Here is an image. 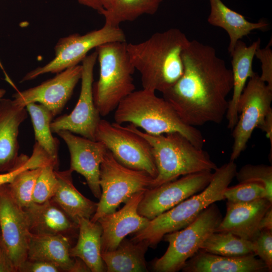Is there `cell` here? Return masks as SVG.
<instances>
[{
    "instance_id": "obj_16",
    "label": "cell",
    "mask_w": 272,
    "mask_h": 272,
    "mask_svg": "<svg viewBox=\"0 0 272 272\" xmlns=\"http://www.w3.org/2000/svg\"><path fill=\"white\" fill-rule=\"evenodd\" d=\"M63 140L70 155V168L84 177L93 195L99 199L100 165L108 149L101 142L77 136L68 130L56 133Z\"/></svg>"
},
{
    "instance_id": "obj_34",
    "label": "cell",
    "mask_w": 272,
    "mask_h": 272,
    "mask_svg": "<svg viewBox=\"0 0 272 272\" xmlns=\"http://www.w3.org/2000/svg\"><path fill=\"white\" fill-rule=\"evenodd\" d=\"M235 177L239 183L256 182L262 183L266 191L267 199L272 202L271 166L247 164L237 171Z\"/></svg>"
},
{
    "instance_id": "obj_40",
    "label": "cell",
    "mask_w": 272,
    "mask_h": 272,
    "mask_svg": "<svg viewBox=\"0 0 272 272\" xmlns=\"http://www.w3.org/2000/svg\"><path fill=\"white\" fill-rule=\"evenodd\" d=\"M258 128L265 133L266 138L270 143V154L272 153V109L266 115Z\"/></svg>"
},
{
    "instance_id": "obj_6",
    "label": "cell",
    "mask_w": 272,
    "mask_h": 272,
    "mask_svg": "<svg viewBox=\"0 0 272 272\" xmlns=\"http://www.w3.org/2000/svg\"><path fill=\"white\" fill-rule=\"evenodd\" d=\"M127 42H112L95 48L100 71L93 84L95 105L100 116L115 110L119 103L135 90L132 75L135 69L126 48Z\"/></svg>"
},
{
    "instance_id": "obj_30",
    "label": "cell",
    "mask_w": 272,
    "mask_h": 272,
    "mask_svg": "<svg viewBox=\"0 0 272 272\" xmlns=\"http://www.w3.org/2000/svg\"><path fill=\"white\" fill-rule=\"evenodd\" d=\"M163 0H116L114 9L103 15L106 23L119 27L120 23L133 21L144 15H153Z\"/></svg>"
},
{
    "instance_id": "obj_2",
    "label": "cell",
    "mask_w": 272,
    "mask_h": 272,
    "mask_svg": "<svg viewBox=\"0 0 272 272\" xmlns=\"http://www.w3.org/2000/svg\"><path fill=\"white\" fill-rule=\"evenodd\" d=\"M190 40L177 28L156 32L138 43H127L129 59L141 77L143 89L163 93L183 73L182 54Z\"/></svg>"
},
{
    "instance_id": "obj_11",
    "label": "cell",
    "mask_w": 272,
    "mask_h": 272,
    "mask_svg": "<svg viewBox=\"0 0 272 272\" xmlns=\"http://www.w3.org/2000/svg\"><path fill=\"white\" fill-rule=\"evenodd\" d=\"M0 230L10 272H18L27 258L31 234L27 214L11 194L7 184L0 186Z\"/></svg>"
},
{
    "instance_id": "obj_36",
    "label": "cell",
    "mask_w": 272,
    "mask_h": 272,
    "mask_svg": "<svg viewBox=\"0 0 272 272\" xmlns=\"http://www.w3.org/2000/svg\"><path fill=\"white\" fill-rule=\"evenodd\" d=\"M272 41L271 38L267 45L261 48L258 47L255 56L261 63V74L260 79L270 88H272Z\"/></svg>"
},
{
    "instance_id": "obj_33",
    "label": "cell",
    "mask_w": 272,
    "mask_h": 272,
    "mask_svg": "<svg viewBox=\"0 0 272 272\" xmlns=\"http://www.w3.org/2000/svg\"><path fill=\"white\" fill-rule=\"evenodd\" d=\"M55 168L52 164L41 167L33 193V201L42 203L51 199L56 193L58 181L55 174Z\"/></svg>"
},
{
    "instance_id": "obj_12",
    "label": "cell",
    "mask_w": 272,
    "mask_h": 272,
    "mask_svg": "<svg viewBox=\"0 0 272 272\" xmlns=\"http://www.w3.org/2000/svg\"><path fill=\"white\" fill-rule=\"evenodd\" d=\"M272 88L256 74L250 78L238 103L240 113L233 128V144L230 161H234L246 149L253 131L272 109Z\"/></svg>"
},
{
    "instance_id": "obj_15",
    "label": "cell",
    "mask_w": 272,
    "mask_h": 272,
    "mask_svg": "<svg viewBox=\"0 0 272 272\" xmlns=\"http://www.w3.org/2000/svg\"><path fill=\"white\" fill-rule=\"evenodd\" d=\"M82 73V65L69 67L37 86L17 92L13 100L23 107L31 103L42 104L54 117L61 112L71 97Z\"/></svg>"
},
{
    "instance_id": "obj_28",
    "label": "cell",
    "mask_w": 272,
    "mask_h": 272,
    "mask_svg": "<svg viewBox=\"0 0 272 272\" xmlns=\"http://www.w3.org/2000/svg\"><path fill=\"white\" fill-rule=\"evenodd\" d=\"M29 114L37 142L53 161L58 169V140L53 137L50 124L54 117L46 107L37 103H31L26 106Z\"/></svg>"
},
{
    "instance_id": "obj_21",
    "label": "cell",
    "mask_w": 272,
    "mask_h": 272,
    "mask_svg": "<svg viewBox=\"0 0 272 272\" xmlns=\"http://www.w3.org/2000/svg\"><path fill=\"white\" fill-rule=\"evenodd\" d=\"M272 202L266 198L246 203L227 201L226 213L215 232H228L252 240L259 232V222Z\"/></svg>"
},
{
    "instance_id": "obj_7",
    "label": "cell",
    "mask_w": 272,
    "mask_h": 272,
    "mask_svg": "<svg viewBox=\"0 0 272 272\" xmlns=\"http://www.w3.org/2000/svg\"><path fill=\"white\" fill-rule=\"evenodd\" d=\"M222 216L214 203L205 209L185 228L164 235L169 245L165 253L152 264L157 272H176L199 249L205 239L215 231Z\"/></svg>"
},
{
    "instance_id": "obj_25",
    "label": "cell",
    "mask_w": 272,
    "mask_h": 272,
    "mask_svg": "<svg viewBox=\"0 0 272 272\" xmlns=\"http://www.w3.org/2000/svg\"><path fill=\"white\" fill-rule=\"evenodd\" d=\"M73 172L70 169L62 171L55 170L58 187L51 199L78 224L81 218L91 219L96 211L98 202L89 199L78 190L73 184Z\"/></svg>"
},
{
    "instance_id": "obj_23",
    "label": "cell",
    "mask_w": 272,
    "mask_h": 272,
    "mask_svg": "<svg viewBox=\"0 0 272 272\" xmlns=\"http://www.w3.org/2000/svg\"><path fill=\"white\" fill-rule=\"evenodd\" d=\"M260 38L249 46L241 40H239L230 55L232 57L231 71L233 87L232 96L229 101L226 114L229 129L232 130L237 122L239 116L238 103L247 81L256 74L252 69V62L255 51L260 47Z\"/></svg>"
},
{
    "instance_id": "obj_32",
    "label": "cell",
    "mask_w": 272,
    "mask_h": 272,
    "mask_svg": "<svg viewBox=\"0 0 272 272\" xmlns=\"http://www.w3.org/2000/svg\"><path fill=\"white\" fill-rule=\"evenodd\" d=\"M224 199L233 203L250 202L267 195L264 185L259 182H245L229 187L224 193Z\"/></svg>"
},
{
    "instance_id": "obj_43",
    "label": "cell",
    "mask_w": 272,
    "mask_h": 272,
    "mask_svg": "<svg viewBox=\"0 0 272 272\" xmlns=\"http://www.w3.org/2000/svg\"><path fill=\"white\" fill-rule=\"evenodd\" d=\"M6 91L4 89H0V100L3 98L6 94Z\"/></svg>"
},
{
    "instance_id": "obj_4",
    "label": "cell",
    "mask_w": 272,
    "mask_h": 272,
    "mask_svg": "<svg viewBox=\"0 0 272 272\" xmlns=\"http://www.w3.org/2000/svg\"><path fill=\"white\" fill-rule=\"evenodd\" d=\"M237 171L236 164L230 160L217 167L204 189L150 220L145 228L134 233L131 240H145L153 247L157 245L166 234L185 228L209 206L224 199V192L235 177Z\"/></svg>"
},
{
    "instance_id": "obj_24",
    "label": "cell",
    "mask_w": 272,
    "mask_h": 272,
    "mask_svg": "<svg viewBox=\"0 0 272 272\" xmlns=\"http://www.w3.org/2000/svg\"><path fill=\"white\" fill-rule=\"evenodd\" d=\"M210 12L208 23L225 30L229 37L228 50L230 55L237 42L253 31H266L269 23L261 20L257 22L248 21L242 15L228 7L222 0H209Z\"/></svg>"
},
{
    "instance_id": "obj_27",
    "label": "cell",
    "mask_w": 272,
    "mask_h": 272,
    "mask_svg": "<svg viewBox=\"0 0 272 272\" xmlns=\"http://www.w3.org/2000/svg\"><path fill=\"white\" fill-rule=\"evenodd\" d=\"M145 240L124 238L115 249L101 252L108 272H146L145 254L149 247Z\"/></svg>"
},
{
    "instance_id": "obj_22",
    "label": "cell",
    "mask_w": 272,
    "mask_h": 272,
    "mask_svg": "<svg viewBox=\"0 0 272 272\" xmlns=\"http://www.w3.org/2000/svg\"><path fill=\"white\" fill-rule=\"evenodd\" d=\"M184 272H265L267 266L254 254L230 257L199 250L185 263Z\"/></svg>"
},
{
    "instance_id": "obj_13",
    "label": "cell",
    "mask_w": 272,
    "mask_h": 272,
    "mask_svg": "<svg viewBox=\"0 0 272 272\" xmlns=\"http://www.w3.org/2000/svg\"><path fill=\"white\" fill-rule=\"evenodd\" d=\"M97 60L95 50L82 60L81 88L78 101L73 111L53 120L50 124L52 133L68 130L95 141L96 129L101 119L94 102L93 72Z\"/></svg>"
},
{
    "instance_id": "obj_8",
    "label": "cell",
    "mask_w": 272,
    "mask_h": 272,
    "mask_svg": "<svg viewBox=\"0 0 272 272\" xmlns=\"http://www.w3.org/2000/svg\"><path fill=\"white\" fill-rule=\"evenodd\" d=\"M153 181L154 178L147 172L119 163L107 150L100 169L101 194L91 221L96 222L103 216L115 212L134 194L151 188Z\"/></svg>"
},
{
    "instance_id": "obj_17",
    "label": "cell",
    "mask_w": 272,
    "mask_h": 272,
    "mask_svg": "<svg viewBox=\"0 0 272 272\" xmlns=\"http://www.w3.org/2000/svg\"><path fill=\"white\" fill-rule=\"evenodd\" d=\"M27 114L26 107L14 100H0V173L12 170L29 158L19 155L18 142L19 127Z\"/></svg>"
},
{
    "instance_id": "obj_29",
    "label": "cell",
    "mask_w": 272,
    "mask_h": 272,
    "mask_svg": "<svg viewBox=\"0 0 272 272\" xmlns=\"http://www.w3.org/2000/svg\"><path fill=\"white\" fill-rule=\"evenodd\" d=\"M200 250L230 257L253 254V246L251 240L243 239L228 232H213L203 242Z\"/></svg>"
},
{
    "instance_id": "obj_9",
    "label": "cell",
    "mask_w": 272,
    "mask_h": 272,
    "mask_svg": "<svg viewBox=\"0 0 272 272\" xmlns=\"http://www.w3.org/2000/svg\"><path fill=\"white\" fill-rule=\"evenodd\" d=\"M126 42L123 30L105 23L102 27L85 34H71L59 39L54 47V57L48 63L28 72L21 82L33 80L46 73H58L79 64L92 49L112 42Z\"/></svg>"
},
{
    "instance_id": "obj_3",
    "label": "cell",
    "mask_w": 272,
    "mask_h": 272,
    "mask_svg": "<svg viewBox=\"0 0 272 272\" xmlns=\"http://www.w3.org/2000/svg\"><path fill=\"white\" fill-rule=\"evenodd\" d=\"M114 118L118 124L129 123L150 134L177 132L199 148L204 144L201 131L183 122L171 105L152 91L134 90L119 103Z\"/></svg>"
},
{
    "instance_id": "obj_38",
    "label": "cell",
    "mask_w": 272,
    "mask_h": 272,
    "mask_svg": "<svg viewBox=\"0 0 272 272\" xmlns=\"http://www.w3.org/2000/svg\"><path fill=\"white\" fill-rule=\"evenodd\" d=\"M83 6L98 12L102 15L110 12L114 8L116 0H77Z\"/></svg>"
},
{
    "instance_id": "obj_41",
    "label": "cell",
    "mask_w": 272,
    "mask_h": 272,
    "mask_svg": "<svg viewBox=\"0 0 272 272\" xmlns=\"http://www.w3.org/2000/svg\"><path fill=\"white\" fill-rule=\"evenodd\" d=\"M259 231H272V207L268 209L262 217L258 226Z\"/></svg>"
},
{
    "instance_id": "obj_5",
    "label": "cell",
    "mask_w": 272,
    "mask_h": 272,
    "mask_svg": "<svg viewBox=\"0 0 272 272\" xmlns=\"http://www.w3.org/2000/svg\"><path fill=\"white\" fill-rule=\"evenodd\" d=\"M124 127L143 137L151 147L157 170L151 188L175 180L180 176L212 171L218 167L207 152L194 146L179 132L153 135L140 130L131 124Z\"/></svg>"
},
{
    "instance_id": "obj_18",
    "label": "cell",
    "mask_w": 272,
    "mask_h": 272,
    "mask_svg": "<svg viewBox=\"0 0 272 272\" xmlns=\"http://www.w3.org/2000/svg\"><path fill=\"white\" fill-rule=\"evenodd\" d=\"M145 192L134 194L121 209L103 216L97 221L102 229L101 252L115 249L127 235L147 226L150 220L138 212Z\"/></svg>"
},
{
    "instance_id": "obj_19",
    "label": "cell",
    "mask_w": 272,
    "mask_h": 272,
    "mask_svg": "<svg viewBox=\"0 0 272 272\" xmlns=\"http://www.w3.org/2000/svg\"><path fill=\"white\" fill-rule=\"evenodd\" d=\"M71 239L61 235L31 234L27 258L51 263L62 271H90L85 263L71 256Z\"/></svg>"
},
{
    "instance_id": "obj_10",
    "label": "cell",
    "mask_w": 272,
    "mask_h": 272,
    "mask_svg": "<svg viewBox=\"0 0 272 272\" xmlns=\"http://www.w3.org/2000/svg\"><path fill=\"white\" fill-rule=\"evenodd\" d=\"M95 141L103 143L114 158L130 169L147 172L154 178L157 170L151 147L143 137L121 124L100 119Z\"/></svg>"
},
{
    "instance_id": "obj_35",
    "label": "cell",
    "mask_w": 272,
    "mask_h": 272,
    "mask_svg": "<svg viewBox=\"0 0 272 272\" xmlns=\"http://www.w3.org/2000/svg\"><path fill=\"white\" fill-rule=\"evenodd\" d=\"M253 254L262 260L269 271L272 270V231H260L252 239Z\"/></svg>"
},
{
    "instance_id": "obj_20",
    "label": "cell",
    "mask_w": 272,
    "mask_h": 272,
    "mask_svg": "<svg viewBox=\"0 0 272 272\" xmlns=\"http://www.w3.org/2000/svg\"><path fill=\"white\" fill-rule=\"evenodd\" d=\"M23 209L31 234L61 235L71 239L78 235L79 225L52 199L42 203L33 202Z\"/></svg>"
},
{
    "instance_id": "obj_42",
    "label": "cell",
    "mask_w": 272,
    "mask_h": 272,
    "mask_svg": "<svg viewBox=\"0 0 272 272\" xmlns=\"http://www.w3.org/2000/svg\"><path fill=\"white\" fill-rule=\"evenodd\" d=\"M0 272H10L7 262L6 261L2 241L0 230Z\"/></svg>"
},
{
    "instance_id": "obj_14",
    "label": "cell",
    "mask_w": 272,
    "mask_h": 272,
    "mask_svg": "<svg viewBox=\"0 0 272 272\" xmlns=\"http://www.w3.org/2000/svg\"><path fill=\"white\" fill-rule=\"evenodd\" d=\"M213 176L212 171L182 176L147 190L140 201L138 212L149 220L169 210L180 202L204 189Z\"/></svg>"
},
{
    "instance_id": "obj_1",
    "label": "cell",
    "mask_w": 272,
    "mask_h": 272,
    "mask_svg": "<svg viewBox=\"0 0 272 272\" xmlns=\"http://www.w3.org/2000/svg\"><path fill=\"white\" fill-rule=\"evenodd\" d=\"M182 58L183 74L163 97L189 125L220 123L233 87L231 70L213 47L196 40L189 41Z\"/></svg>"
},
{
    "instance_id": "obj_26",
    "label": "cell",
    "mask_w": 272,
    "mask_h": 272,
    "mask_svg": "<svg viewBox=\"0 0 272 272\" xmlns=\"http://www.w3.org/2000/svg\"><path fill=\"white\" fill-rule=\"evenodd\" d=\"M78 240L70 249L72 257L82 260L92 272L106 271L101 256L102 229L98 222L81 218L78 222Z\"/></svg>"
},
{
    "instance_id": "obj_37",
    "label": "cell",
    "mask_w": 272,
    "mask_h": 272,
    "mask_svg": "<svg viewBox=\"0 0 272 272\" xmlns=\"http://www.w3.org/2000/svg\"><path fill=\"white\" fill-rule=\"evenodd\" d=\"M55 265L44 261L27 259L19 267L18 272H61Z\"/></svg>"
},
{
    "instance_id": "obj_31",
    "label": "cell",
    "mask_w": 272,
    "mask_h": 272,
    "mask_svg": "<svg viewBox=\"0 0 272 272\" xmlns=\"http://www.w3.org/2000/svg\"><path fill=\"white\" fill-rule=\"evenodd\" d=\"M41 170V167L25 170L7 183L11 194L23 208L33 202V193Z\"/></svg>"
},
{
    "instance_id": "obj_39",
    "label": "cell",
    "mask_w": 272,
    "mask_h": 272,
    "mask_svg": "<svg viewBox=\"0 0 272 272\" xmlns=\"http://www.w3.org/2000/svg\"><path fill=\"white\" fill-rule=\"evenodd\" d=\"M34 167V163L31 159H28L24 163L16 167L12 170L0 173V186L11 182L15 177L22 171Z\"/></svg>"
}]
</instances>
